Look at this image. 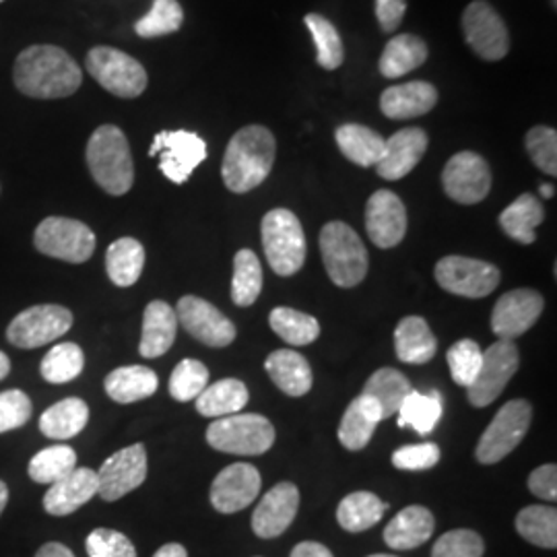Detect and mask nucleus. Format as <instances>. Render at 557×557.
Segmentation results:
<instances>
[{
	"mask_svg": "<svg viewBox=\"0 0 557 557\" xmlns=\"http://www.w3.org/2000/svg\"><path fill=\"white\" fill-rule=\"evenodd\" d=\"M209 384V370L199 359H182L178 366L174 368L168 391L172 398L180 403H188L199 397L200 393Z\"/></svg>",
	"mask_w": 557,
	"mask_h": 557,
	"instance_id": "nucleus-47",
	"label": "nucleus"
},
{
	"mask_svg": "<svg viewBox=\"0 0 557 557\" xmlns=\"http://www.w3.org/2000/svg\"><path fill=\"white\" fill-rule=\"evenodd\" d=\"M428 54L425 41L413 34H400L386 44L380 57V73L386 79H398L419 69L428 60Z\"/></svg>",
	"mask_w": 557,
	"mask_h": 557,
	"instance_id": "nucleus-32",
	"label": "nucleus"
},
{
	"mask_svg": "<svg viewBox=\"0 0 557 557\" xmlns=\"http://www.w3.org/2000/svg\"><path fill=\"white\" fill-rule=\"evenodd\" d=\"M149 158H160L161 174L184 184L207 160V143L190 131H161L149 147Z\"/></svg>",
	"mask_w": 557,
	"mask_h": 557,
	"instance_id": "nucleus-11",
	"label": "nucleus"
},
{
	"mask_svg": "<svg viewBox=\"0 0 557 557\" xmlns=\"http://www.w3.org/2000/svg\"><path fill=\"white\" fill-rule=\"evenodd\" d=\"M543 220H545V209L541 200L533 195H522L502 211L499 225L510 238L517 239L520 244H533L537 239L535 230Z\"/></svg>",
	"mask_w": 557,
	"mask_h": 557,
	"instance_id": "nucleus-35",
	"label": "nucleus"
},
{
	"mask_svg": "<svg viewBox=\"0 0 557 557\" xmlns=\"http://www.w3.org/2000/svg\"><path fill=\"white\" fill-rule=\"evenodd\" d=\"M382 418L379 403L368 395H359L345 409V416L338 423V440L347 450H361L370 444Z\"/></svg>",
	"mask_w": 557,
	"mask_h": 557,
	"instance_id": "nucleus-26",
	"label": "nucleus"
},
{
	"mask_svg": "<svg viewBox=\"0 0 557 557\" xmlns=\"http://www.w3.org/2000/svg\"><path fill=\"white\" fill-rule=\"evenodd\" d=\"M388 504L372 492H356L341 499L337 508L338 524L349 533H361L379 524Z\"/></svg>",
	"mask_w": 557,
	"mask_h": 557,
	"instance_id": "nucleus-37",
	"label": "nucleus"
},
{
	"mask_svg": "<svg viewBox=\"0 0 557 557\" xmlns=\"http://www.w3.org/2000/svg\"><path fill=\"white\" fill-rule=\"evenodd\" d=\"M545 308V299L535 289H515L498 299L492 312V331L504 341L524 335Z\"/></svg>",
	"mask_w": 557,
	"mask_h": 557,
	"instance_id": "nucleus-18",
	"label": "nucleus"
},
{
	"mask_svg": "<svg viewBox=\"0 0 557 557\" xmlns=\"http://www.w3.org/2000/svg\"><path fill=\"white\" fill-rule=\"evenodd\" d=\"M75 469H77V453L66 444H57V446L44 448L32 458L27 473L36 483L52 485L54 481L66 478Z\"/></svg>",
	"mask_w": 557,
	"mask_h": 557,
	"instance_id": "nucleus-44",
	"label": "nucleus"
},
{
	"mask_svg": "<svg viewBox=\"0 0 557 557\" xmlns=\"http://www.w3.org/2000/svg\"><path fill=\"white\" fill-rule=\"evenodd\" d=\"M264 368L277 384L278 391L289 397H304L312 388V368L298 351L277 349L267 358Z\"/></svg>",
	"mask_w": 557,
	"mask_h": 557,
	"instance_id": "nucleus-28",
	"label": "nucleus"
},
{
	"mask_svg": "<svg viewBox=\"0 0 557 557\" xmlns=\"http://www.w3.org/2000/svg\"><path fill=\"white\" fill-rule=\"evenodd\" d=\"M147 479V450L143 444L122 448L108 458L98 471V494L106 502H116L135 492Z\"/></svg>",
	"mask_w": 557,
	"mask_h": 557,
	"instance_id": "nucleus-17",
	"label": "nucleus"
},
{
	"mask_svg": "<svg viewBox=\"0 0 557 557\" xmlns=\"http://www.w3.org/2000/svg\"><path fill=\"white\" fill-rule=\"evenodd\" d=\"M430 137L423 128H403L388 140H384L382 160L376 163L380 178L400 180L418 168L425 156Z\"/></svg>",
	"mask_w": 557,
	"mask_h": 557,
	"instance_id": "nucleus-22",
	"label": "nucleus"
},
{
	"mask_svg": "<svg viewBox=\"0 0 557 557\" xmlns=\"http://www.w3.org/2000/svg\"><path fill=\"white\" fill-rule=\"evenodd\" d=\"M481 358H483V351H481L478 343L471 341V338H462L448 349L446 361L450 366L453 380L457 382L458 386L469 388L473 384L479 368H481Z\"/></svg>",
	"mask_w": 557,
	"mask_h": 557,
	"instance_id": "nucleus-48",
	"label": "nucleus"
},
{
	"mask_svg": "<svg viewBox=\"0 0 557 557\" xmlns=\"http://www.w3.org/2000/svg\"><path fill=\"white\" fill-rule=\"evenodd\" d=\"M145 267V248L139 239L120 238L106 252L108 277L119 287H131L140 278Z\"/></svg>",
	"mask_w": 557,
	"mask_h": 557,
	"instance_id": "nucleus-36",
	"label": "nucleus"
},
{
	"mask_svg": "<svg viewBox=\"0 0 557 557\" xmlns=\"http://www.w3.org/2000/svg\"><path fill=\"white\" fill-rule=\"evenodd\" d=\"M370 557H397V556H386V554H376V556H370Z\"/></svg>",
	"mask_w": 557,
	"mask_h": 557,
	"instance_id": "nucleus-62",
	"label": "nucleus"
},
{
	"mask_svg": "<svg viewBox=\"0 0 557 557\" xmlns=\"http://www.w3.org/2000/svg\"><path fill=\"white\" fill-rule=\"evenodd\" d=\"M9 372H11V359H9L7 354L0 351V380L7 379Z\"/></svg>",
	"mask_w": 557,
	"mask_h": 557,
	"instance_id": "nucleus-59",
	"label": "nucleus"
},
{
	"mask_svg": "<svg viewBox=\"0 0 557 557\" xmlns=\"http://www.w3.org/2000/svg\"><path fill=\"white\" fill-rule=\"evenodd\" d=\"M335 139L343 156L361 168H372L382 160L384 139L363 124H341L335 131Z\"/></svg>",
	"mask_w": 557,
	"mask_h": 557,
	"instance_id": "nucleus-34",
	"label": "nucleus"
},
{
	"mask_svg": "<svg viewBox=\"0 0 557 557\" xmlns=\"http://www.w3.org/2000/svg\"><path fill=\"white\" fill-rule=\"evenodd\" d=\"M397 416L400 428H413L421 436L430 434L442 418L440 393L423 395L411 391L398 407Z\"/></svg>",
	"mask_w": 557,
	"mask_h": 557,
	"instance_id": "nucleus-39",
	"label": "nucleus"
},
{
	"mask_svg": "<svg viewBox=\"0 0 557 557\" xmlns=\"http://www.w3.org/2000/svg\"><path fill=\"white\" fill-rule=\"evenodd\" d=\"M271 329L277 333V337L294 347H304L314 343L320 335L319 320L306 312H299L294 308H275L269 317Z\"/></svg>",
	"mask_w": 557,
	"mask_h": 557,
	"instance_id": "nucleus-41",
	"label": "nucleus"
},
{
	"mask_svg": "<svg viewBox=\"0 0 557 557\" xmlns=\"http://www.w3.org/2000/svg\"><path fill=\"white\" fill-rule=\"evenodd\" d=\"M529 490L541 499L556 502L557 499V467L541 465L529 475Z\"/></svg>",
	"mask_w": 557,
	"mask_h": 557,
	"instance_id": "nucleus-54",
	"label": "nucleus"
},
{
	"mask_svg": "<svg viewBox=\"0 0 557 557\" xmlns=\"http://www.w3.org/2000/svg\"><path fill=\"white\" fill-rule=\"evenodd\" d=\"M298 487L289 481L277 483L264 498L260 499L252 515V531L260 539H275L283 535L298 515Z\"/></svg>",
	"mask_w": 557,
	"mask_h": 557,
	"instance_id": "nucleus-21",
	"label": "nucleus"
},
{
	"mask_svg": "<svg viewBox=\"0 0 557 557\" xmlns=\"http://www.w3.org/2000/svg\"><path fill=\"white\" fill-rule=\"evenodd\" d=\"M34 246L44 257L81 264L96 252V234L83 221L46 218L34 234Z\"/></svg>",
	"mask_w": 557,
	"mask_h": 557,
	"instance_id": "nucleus-8",
	"label": "nucleus"
},
{
	"mask_svg": "<svg viewBox=\"0 0 557 557\" xmlns=\"http://www.w3.org/2000/svg\"><path fill=\"white\" fill-rule=\"evenodd\" d=\"M407 11V0H376V17L382 32H397Z\"/></svg>",
	"mask_w": 557,
	"mask_h": 557,
	"instance_id": "nucleus-55",
	"label": "nucleus"
},
{
	"mask_svg": "<svg viewBox=\"0 0 557 557\" xmlns=\"http://www.w3.org/2000/svg\"><path fill=\"white\" fill-rule=\"evenodd\" d=\"M7 502H9V487L4 481H0V515L4 512L7 508Z\"/></svg>",
	"mask_w": 557,
	"mask_h": 557,
	"instance_id": "nucleus-60",
	"label": "nucleus"
},
{
	"mask_svg": "<svg viewBox=\"0 0 557 557\" xmlns=\"http://www.w3.org/2000/svg\"><path fill=\"white\" fill-rule=\"evenodd\" d=\"M260 473L248 462H236L221 471L211 485V504L221 515L248 508L260 494Z\"/></svg>",
	"mask_w": 557,
	"mask_h": 557,
	"instance_id": "nucleus-19",
	"label": "nucleus"
},
{
	"mask_svg": "<svg viewBox=\"0 0 557 557\" xmlns=\"http://www.w3.org/2000/svg\"><path fill=\"white\" fill-rule=\"evenodd\" d=\"M98 496V473L87 467H77L66 478L50 485L44 496V510L52 517H69L91 498Z\"/></svg>",
	"mask_w": 557,
	"mask_h": 557,
	"instance_id": "nucleus-23",
	"label": "nucleus"
},
{
	"mask_svg": "<svg viewBox=\"0 0 557 557\" xmlns=\"http://www.w3.org/2000/svg\"><path fill=\"white\" fill-rule=\"evenodd\" d=\"M89 557H137L133 541L112 529H96L85 541Z\"/></svg>",
	"mask_w": 557,
	"mask_h": 557,
	"instance_id": "nucleus-50",
	"label": "nucleus"
},
{
	"mask_svg": "<svg viewBox=\"0 0 557 557\" xmlns=\"http://www.w3.org/2000/svg\"><path fill=\"white\" fill-rule=\"evenodd\" d=\"M178 333L176 310L156 299L145 308L143 314V335H140L139 354L145 359L161 358L170 351Z\"/></svg>",
	"mask_w": 557,
	"mask_h": 557,
	"instance_id": "nucleus-25",
	"label": "nucleus"
},
{
	"mask_svg": "<svg viewBox=\"0 0 557 557\" xmlns=\"http://www.w3.org/2000/svg\"><path fill=\"white\" fill-rule=\"evenodd\" d=\"M527 151L547 176L557 174V133L552 126H535L527 133Z\"/></svg>",
	"mask_w": 557,
	"mask_h": 557,
	"instance_id": "nucleus-49",
	"label": "nucleus"
},
{
	"mask_svg": "<svg viewBox=\"0 0 557 557\" xmlns=\"http://www.w3.org/2000/svg\"><path fill=\"white\" fill-rule=\"evenodd\" d=\"M262 292V267L252 250L244 248L234 257V278H232V299L236 306L248 308L259 299Z\"/></svg>",
	"mask_w": 557,
	"mask_h": 557,
	"instance_id": "nucleus-43",
	"label": "nucleus"
},
{
	"mask_svg": "<svg viewBox=\"0 0 557 557\" xmlns=\"http://www.w3.org/2000/svg\"><path fill=\"white\" fill-rule=\"evenodd\" d=\"M0 2H4V0H0Z\"/></svg>",
	"mask_w": 557,
	"mask_h": 557,
	"instance_id": "nucleus-64",
	"label": "nucleus"
},
{
	"mask_svg": "<svg viewBox=\"0 0 557 557\" xmlns=\"http://www.w3.org/2000/svg\"><path fill=\"white\" fill-rule=\"evenodd\" d=\"M260 234L271 269L281 277L296 275L306 260V236L298 218L289 209H273L262 218Z\"/></svg>",
	"mask_w": 557,
	"mask_h": 557,
	"instance_id": "nucleus-6",
	"label": "nucleus"
},
{
	"mask_svg": "<svg viewBox=\"0 0 557 557\" xmlns=\"http://www.w3.org/2000/svg\"><path fill=\"white\" fill-rule=\"evenodd\" d=\"M85 368V356L77 343L54 345L40 363L41 379L50 384H66L79 379Z\"/></svg>",
	"mask_w": 557,
	"mask_h": 557,
	"instance_id": "nucleus-42",
	"label": "nucleus"
},
{
	"mask_svg": "<svg viewBox=\"0 0 557 557\" xmlns=\"http://www.w3.org/2000/svg\"><path fill=\"white\" fill-rule=\"evenodd\" d=\"M207 442L220 453L259 457L275 444V428L259 413H234L209 425Z\"/></svg>",
	"mask_w": 557,
	"mask_h": 557,
	"instance_id": "nucleus-5",
	"label": "nucleus"
},
{
	"mask_svg": "<svg viewBox=\"0 0 557 557\" xmlns=\"http://www.w3.org/2000/svg\"><path fill=\"white\" fill-rule=\"evenodd\" d=\"M306 25L317 44L320 66L326 71L338 69L345 60V48H343V40L338 36L337 27L326 17L317 15V13L306 15Z\"/></svg>",
	"mask_w": 557,
	"mask_h": 557,
	"instance_id": "nucleus-45",
	"label": "nucleus"
},
{
	"mask_svg": "<svg viewBox=\"0 0 557 557\" xmlns=\"http://www.w3.org/2000/svg\"><path fill=\"white\" fill-rule=\"evenodd\" d=\"M153 557H188V552L180 543H168L160 547Z\"/></svg>",
	"mask_w": 557,
	"mask_h": 557,
	"instance_id": "nucleus-58",
	"label": "nucleus"
},
{
	"mask_svg": "<svg viewBox=\"0 0 557 557\" xmlns=\"http://www.w3.org/2000/svg\"><path fill=\"white\" fill-rule=\"evenodd\" d=\"M248 388L244 382L236 379H223L200 393L197 400V411L202 418H225L239 413L248 405Z\"/></svg>",
	"mask_w": 557,
	"mask_h": 557,
	"instance_id": "nucleus-33",
	"label": "nucleus"
},
{
	"mask_svg": "<svg viewBox=\"0 0 557 557\" xmlns=\"http://www.w3.org/2000/svg\"><path fill=\"white\" fill-rule=\"evenodd\" d=\"M411 391L413 388L409 379L393 368H382L379 372H374L363 386V395L379 403L384 419L397 416L398 407Z\"/></svg>",
	"mask_w": 557,
	"mask_h": 557,
	"instance_id": "nucleus-38",
	"label": "nucleus"
},
{
	"mask_svg": "<svg viewBox=\"0 0 557 557\" xmlns=\"http://www.w3.org/2000/svg\"><path fill=\"white\" fill-rule=\"evenodd\" d=\"M96 184L112 197L126 195L135 184V161L126 135L114 124L94 131L85 151Z\"/></svg>",
	"mask_w": 557,
	"mask_h": 557,
	"instance_id": "nucleus-3",
	"label": "nucleus"
},
{
	"mask_svg": "<svg viewBox=\"0 0 557 557\" xmlns=\"http://www.w3.org/2000/svg\"><path fill=\"white\" fill-rule=\"evenodd\" d=\"M366 230L379 248H395L407 234V211L393 190L374 193L366 207Z\"/></svg>",
	"mask_w": 557,
	"mask_h": 557,
	"instance_id": "nucleus-20",
	"label": "nucleus"
},
{
	"mask_svg": "<svg viewBox=\"0 0 557 557\" xmlns=\"http://www.w3.org/2000/svg\"><path fill=\"white\" fill-rule=\"evenodd\" d=\"M440 460V448L432 442L409 444L398 448L393 455V465L400 471H428L436 467Z\"/></svg>",
	"mask_w": 557,
	"mask_h": 557,
	"instance_id": "nucleus-53",
	"label": "nucleus"
},
{
	"mask_svg": "<svg viewBox=\"0 0 557 557\" xmlns=\"http://www.w3.org/2000/svg\"><path fill=\"white\" fill-rule=\"evenodd\" d=\"M85 66L87 73L98 81L106 91L124 100L139 98L149 83L147 71L139 60L110 46L91 48L87 52Z\"/></svg>",
	"mask_w": 557,
	"mask_h": 557,
	"instance_id": "nucleus-7",
	"label": "nucleus"
},
{
	"mask_svg": "<svg viewBox=\"0 0 557 557\" xmlns=\"http://www.w3.org/2000/svg\"><path fill=\"white\" fill-rule=\"evenodd\" d=\"M158 386H160L158 374L145 366H124L110 372L103 380V388L108 397L120 405L149 398L156 395Z\"/></svg>",
	"mask_w": 557,
	"mask_h": 557,
	"instance_id": "nucleus-29",
	"label": "nucleus"
},
{
	"mask_svg": "<svg viewBox=\"0 0 557 557\" xmlns=\"http://www.w3.org/2000/svg\"><path fill=\"white\" fill-rule=\"evenodd\" d=\"M444 193L460 205H478L490 195L492 172L487 161L473 151L453 156L442 172Z\"/></svg>",
	"mask_w": 557,
	"mask_h": 557,
	"instance_id": "nucleus-15",
	"label": "nucleus"
},
{
	"mask_svg": "<svg viewBox=\"0 0 557 557\" xmlns=\"http://www.w3.org/2000/svg\"><path fill=\"white\" fill-rule=\"evenodd\" d=\"M277 143L269 128L252 124L244 126L232 137L221 165V176L225 186L244 195L255 190L269 178L275 163Z\"/></svg>",
	"mask_w": 557,
	"mask_h": 557,
	"instance_id": "nucleus-2",
	"label": "nucleus"
},
{
	"mask_svg": "<svg viewBox=\"0 0 557 557\" xmlns=\"http://www.w3.org/2000/svg\"><path fill=\"white\" fill-rule=\"evenodd\" d=\"M73 314L59 304H40L20 312L7 329V341L17 349H38L66 335Z\"/></svg>",
	"mask_w": 557,
	"mask_h": 557,
	"instance_id": "nucleus-9",
	"label": "nucleus"
},
{
	"mask_svg": "<svg viewBox=\"0 0 557 557\" xmlns=\"http://www.w3.org/2000/svg\"><path fill=\"white\" fill-rule=\"evenodd\" d=\"M557 0H552V7H556Z\"/></svg>",
	"mask_w": 557,
	"mask_h": 557,
	"instance_id": "nucleus-63",
	"label": "nucleus"
},
{
	"mask_svg": "<svg viewBox=\"0 0 557 557\" xmlns=\"http://www.w3.org/2000/svg\"><path fill=\"white\" fill-rule=\"evenodd\" d=\"M434 273L444 292L462 298H485L499 285L498 267L485 260L446 257L436 264Z\"/></svg>",
	"mask_w": 557,
	"mask_h": 557,
	"instance_id": "nucleus-13",
	"label": "nucleus"
},
{
	"mask_svg": "<svg viewBox=\"0 0 557 557\" xmlns=\"http://www.w3.org/2000/svg\"><path fill=\"white\" fill-rule=\"evenodd\" d=\"M89 421V407L83 398L69 397L54 403L40 418V432L50 440L75 438Z\"/></svg>",
	"mask_w": 557,
	"mask_h": 557,
	"instance_id": "nucleus-31",
	"label": "nucleus"
},
{
	"mask_svg": "<svg viewBox=\"0 0 557 557\" xmlns=\"http://www.w3.org/2000/svg\"><path fill=\"white\" fill-rule=\"evenodd\" d=\"M517 531L529 543L556 549L557 547V510L552 506H527L517 517Z\"/></svg>",
	"mask_w": 557,
	"mask_h": 557,
	"instance_id": "nucleus-40",
	"label": "nucleus"
},
{
	"mask_svg": "<svg viewBox=\"0 0 557 557\" xmlns=\"http://www.w3.org/2000/svg\"><path fill=\"white\" fill-rule=\"evenodd\" d=\"M533 419V409L527 400L517 398L508 400L494 421L487 425L483 436L479 438L478 460L481 465H496L502 458L508 457L529 432Z\"/></svg>",
	"mask_w": 557,
	"mask_h": 557,
	"instance_id": "nucleus-10",
	"label": "nucleus"
},
{
	"mask_svg": "<svg viewBox=\"0 0 557 557\" xmlns=\"http://www.w3.org/2000/svg\"><path fill=\"white\" fill-rule=\"evenodd\" d=\"M462 34L473 52L483 60L496 62L510 50V34L498 11L485 2L475 0L462 13Z\"/></svg>",
	"mask_w": 557,
	"mask_h": 557,
	"instance_id": "nucleus-14",
	"label": "nucleus"
},
{
	"mask_svg": "<svg viewBox=\"0 0 557 557\" xmlns=\"http://www.w3.org/2000/svg\"><path fill=\"white\" fill-rule=\"evenodd\" d=\"M184 23V11L178 0H156L151 11L135 23V32L140 38L151 40L176 34Z\"/></svg>",
	"mask_w": 557,
	"mask_h": 557,
	"instance_id": "nucleus-46",
	"label": "nucleus"
},
{
	"mask_svg": "<svg viewBox=\"0 0 557 557\" xmlns=\"http://www.w3.org/2000/svg\"><path fill=\"white\" fill-rule=\"evenodd\" d=\"M32 400L20 388L0 393V434L23 428L32 419Z\"/></svg>",
	"mask_w": 557,
	"mask_h": 557,
	"instance_id": "nucleus-52",
	"label": "nucleus"
},
{
	"mask_svg": "<svg viewBox=\"0 0 557 557\" xmlns=\"http://www.w3.org/2000/svg\"><path fill=\"white\" fill-rule=\"evenodd\" d=\"M485 545L475 531L457 529L436 541L432 557H483Z\"/></svg>",
	"mask_w": 557,
	"mask_h": 557,
	"instance_id": "nucleus-51",
	"label": "nucleus"
},
{
	"mask_svg": "<svg viewBox=\"0 0 557 557\" xmlns=\"http://www.w3.org/2000/svg\"><path fill=\"white\" fill-rule=\"evenodd\" d=\"M36 557H75V554L66 547V545H62V543H57V541H52V543H46V545H41L40 549H38V554Z\"/></svg>",
	"mask_w": 557,
	"mask_h": 557,
	"instance_id": "nucleus-57",
	"label": "nucleus"
},
{
	"mask_svg": "<svg viewBox=\"0 0 557 557\" xmlns=\"http://www.w3.org/2000/svg\"><path fill=\"white\" fill-rule=\"evenodd\" d=\"M395 349L403 363H428L436 356L438 341L434 337L430 324L421 317H407L400 320L395 331Z\"/></svg>",
	"mask_w": 557,
	"mask_h": 557,
	"instance_id": "nucleus-30",
	"label": "nucleus"
},
{
	"mask_svg": "<svg viewBox=\"0 0 557 557\" xmlns=\"http://www.w3.org/2000/svg\"><path fill=\"white\" fill-rule=\"evenodd\" d=\"M320 252L329 277L338 287H356L368 275V250L356 230L343 221L322 227Z\"/></svg>",
	"mask_w": 557,
	"mask_h": 557,
	"instance_id": "nucleus-4",
	"label": "nucleus"
},
{
	"mask_svg": "<svg viewBox=\"0 0 557 557\" xmlns=\"http://www.w3.org/2000/svg\"><path fill=\"white\" fill-rule=\"evenodd\" d=\"M438 103V89L428 81L393 85L380 96V110L386 119L409 120L425 116Z\"/></svg>",
	"mask_w": 557,
	"mask_h": 557,
	"instance_id": "nucleus-24",
	"label": "nucleus"
},
{
	"mask_svg": "<svg viewBox=\"0 0 557 557\" xmlns=\"http://www.w3.org/2000/svg\"><path fill=\"white\" fill-rule=\"evenodd\" d=\"M518 349L515 341L498 338L483 351L481 368L473 384L467 388V395L473 407H487L504 393L506 384L518 370Z\"/></svg>",
	"mask_w": 557,
	"mask_h": 557,
	"instance_id": "nucleus-12",
	"label": "nucleus"
},
{
	"mask_svg": "<svg viewBox=\"0 0 557 557\" xmlns=\"http://www.w3.org/2000/svg\"><path fill=\"white\" fill-rule=\"evenodd\" d=\"M176 319L180 324L207 347H227L236 338L234 322L221 314L220 310L207 299L197 296H184L176 306Z\"/></svg>",
	"mask_w": 557,
	"mask_h": 557,
	"instance_id": "nucleus-16",
	"label": "nucleus"
},
{
	"mask_svg": "<svg viewBox=\"0 0 557 557\" xmlns=\"http://www.w3.org/2000/svg\"><path fill=\"white\" fill-rule=\"evenodd\" d=\"M15 87L36 100H60L73 96L83 83L81 66L59 46L40 44L21 52L13 66Z\"/></svg>",
	"mask_w": 557,
	"mask_h": 557,
	"instance_id": "nucleus-1",
	"label": "nucleus"
},
{
	"mask_svg": "<svg viewBox=\"0 0 557 557\" xmlns=\"http://www.w3.org/2000/svg\"><path fill=\"white\" fill-rule=\"evenodd\" d=\"M292 557H333L331 549L320 545L317 541H304L294 547Z\"/></svg>",
	"mask_w": 557,
	"mask_h": 557,
	"instance_id": "nucleus-56",
	"label": "nucleus"
},
{
	"mask_svg": "<svg viewBox=\"0 0 557 557\" xmlns=\"http://www.w3.org/2000/svg\"><path fill=\"white\" fill-rule=\"evenodd\" d=\"M434 527V515L425 506H409L386 524L384 541L391 549L409 552L432 537Z\"/></svg>",
	"mask_w": 557,
	"mask_h": 557,
	"instance_id": "nucleus-27",
	"label": "nucleus"
},
{
	"mask_svg": "<svg viewBox=\"0 0 557 557\" xmlns=\"http://www.w3.org/2000/svg\"><path fill=\"white\" fill-rule=\"evenodd\" d=\"M539 193H541L543 199H552V197L556 195V190H554L552 184H541V186H539Z\"/></svg>",
	"mask_w": 557,
	"mask_h": 557,
	"instance_id": "nucleus-61",
	"label": "nucleus"
}]
</instances>
